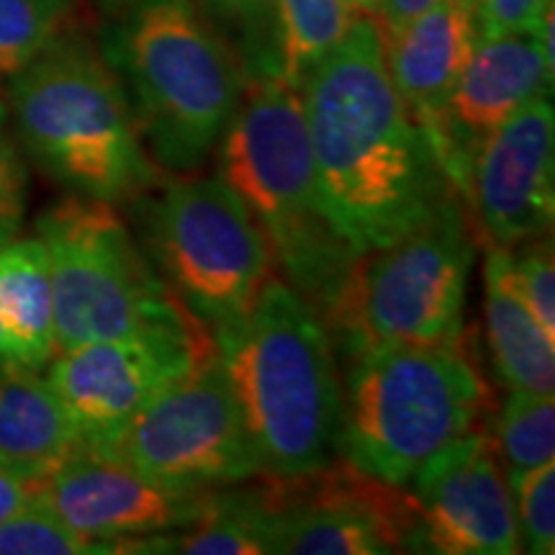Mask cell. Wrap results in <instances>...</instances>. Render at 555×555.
<instances>
[{"label":"cell","mask_w":555,"mask_h":555,"mask_svg":"<svg viewBox=\"0 0 555 555\" xmlns=\"http://www.w3.org/2000/svg\"><path fill=\"white\" fill-rule=\"evenodd\" d=\"M463 339L384 345L350 358L337 453L406 486L437 453L481 429L489 386Z\"/></svg>","instance_id":"obj_5"},{"label":"cell","mask_w":555,"mask_h":555,"mask_svg":"<svg viewBox=\"0 0 555 555\" xmlns=\"http://www.w3.org/2000/svg\"><path fill=\"white\" fill-rule=\"evenodd\" d=\"M147 258L206 327L234 322L273 278V255L237 193L217 178H176L142 198Z\"/></svg>","instance_id":"obj_9"},{"label":"cell","mask_w":555,"mask_h":555,"mask_svg":"<svg viewBox=\"0 0 555 555\" xmlns=\"http://www.w3.org/2000/svg\"><path fill=\"white\" fill-rule=\"evenodd\" d=\"M517 247V253H512L517 291L545 335L555 343V255L551 232L519 242Z\"/></svg>","instance_id":"obj_26"},{"label":"cell","mask_w":555,"mask_h":555,"mask_svg":"<svg viewBox=\"0 0 555 555\" xmlns=\"http://www.w3.org/2000/svg\"><path fill=\"white\" fill-rule=\"evenodd\" d=\"M496 455L509 474L553 463L555 455V401L553 393L509 388V397L494 422Z\"/></svg>","instance_id":"obj_22"},{"label":"cell","mask_w":555,"mask_h":555,"mask_svg":"<svg viewBox=\"0 0 555 555\" xmlns=\"http://www.w3.org/2000/svg\"><path fill=\"white\" fill-rule=\"evenodd\" d=\"M260 483L275 512L273 553L388 555L412 551L414 499L406 486L380 481L332 457L309 474Z\"/></svg>","instance_id":"obj_11"},{"label":"cell","mask_w":555,"mask_h":555,"mask_svg":"<svg viewBox=\"0 0 555 555\" xmlns=\"http://www.w3.org/2000/svg\"><path fill=\"white\" fill-rule=\"evenodd\" d=\"M0 363H9V358H5V350H3V343H0Z\"/></svg>","instance_id":"obj_33"},{"label":"cell","mask_w":555,"mask_h":555,"mask_svg":"<svg viewBox=\"0 0 555 555\" xmlns=\"http://www.w3.org/2000/svg\"><path fill=\"white\" fill-rule=\"evenodd\" d=\"M0 343L9 363L29 371L57 356L50 262L39 237L0 245Z\"/></svg>","instance_id":"obj_20"},{"label":"cell","mask_w":555,"mask_h":555,"mask_svg":"<svg viewBox=\"0 0 555 555\" xmlns=\"http://www.w3.org/2000/svg\"><path fill=\"white\" fill-rule=\"evenodd\" d=\"M34 232L50 262L57 352L204 324L157 275L114 204L69 193L39 214Z\"/></svg>","instance_id":"obj_8"},{"label":"cell","mask_w":555,"mask_h":555,"mask_svg":"<svg viewBox=\"0 0 555 555\" xmlns=\"http://www.w3.org/2000/svg\"><path fill=\"white\" fill-rule=\"evenodd\" d=\"M352 5H356L358 11H363V13H371L373 16V3H376V0H350Z\"/></svg>","instance_id":"obj_32"},{"label":"cell","mask_w":555,"mask_h":555,"mask_svg":"<svg viewBox=\"0 0 555 555\" xmlns=\"http://www.w3.org/2000/svg\"><path fill=\"white\" fill-rule=\"evenodd\" d=\"M0 108H5V103H3V101H0Z\"/></svg>","instance_id":"obj_34"},{"label":"cell","mask_w":555,"mask_h":555,"mask_svg":"<svg viewBox=\"0 0 555 555\" xmlns=\"http://www.w3.org/2000/svg\"><path fill=\"white\" fill-rule=\"evenodd\" d=\"M466 204L491 245L517 247L553 229L555 116L538 95L478 144L466 180Z\"/></svg>","instance_id":"obj_15"},{"label":"cell","mask_w":555,"mask_h":555,"mask_svg":"<svg viewBox=\"0 0 555 555\" xmlns=\"http://www.w3.org/2000/svg\"><path fill=\"white\" fill-rule=\"evenodd\" d=\"M9 108H0V245L16 240L29 204V170L18 142L5 131Z\"/></svg>","instance_id":"obj_27"},{"label":"cell","mask_w":555,"mask_h":555,"mask_svg":"<svg viewBox=\"0 0 555 555\" xmlns=\"http://www.w3.org/2000/svg\"><path fill=\"white\" fill-rule=\"evenodd\" d=\"M217 356L206 324L95 339L52 358L50 386L78 427L82 446H103L165 388Z\"/></svg>","instance_id":"obj_12"},{"label":"cell","mask_w":555,"mask_h":555,"mask_svg":"<svg viewBox=\"0 0 555 555\" xmlns=\"http://www.w3.org/2000/svg\"><path fill=\"white\" fill-rule=\"evenodd\" d=\"M219 178L258 221L283 281L322 314L358 255L324 214L301 90L281 69L242 93L219 139Z\"/></svg>","instance_id":"obj_3"},{"label":"cell","mask_w":555,"mask_h":555,"mask_svg":"<svg viewBox=\"0 0 555 555\" xmlns=\"http://www.w3.org/2000/svg\"><path fill=\"white\" fill-rule=\"evenodd\" d=\"M88 448L172 489H227L262 474L219 352L165 388L119 435Z\"/></svg>","instance_id":"obj_10"},{"label":"cell","mask_w":555,"mask_h":555,"mask_svg":"<svg viewBox=\"0 0 555 555\" xmlns=\"http://www.w3.org/2000/svg\"><path fill=\"white\" fill-rule=\"evenodd\" d=\"M214 339L262 474L291 478L332 461L343 393L335 345L314 304L273 275Z\"/></svg>","instance_id":"obj_2"},{"label":"cell","mask_w":555,"mask_h":555,"mask_svg":"<svg viewBox=\"0 0 555 555\" xmlns=\"http://www.w3.org/2000/svg\"><path fill=\"white\" fill-rule=\"evenodd\" d=\"M41 481H44L41 476L0 466V522L9 519L24 504H29L39 494Z\"/></svg>","instance_id":"obj_29"},{"label":"cell","mask_w":555,"mask_h":555,"mask_svg":"<svg viewBox=\"0 0 555 555\" xmlns=\"http://www.w3.org/2000/svg\"><path fill=\"white\" fill-rule=\"evenodd\" d=\"M106 553L69 527L50 504L37 494L29 504L0 522V555H86Z\"/></svg>","instance_id":"obj_24"},{"label":"cell","mask_w":555,"mask_h":555,"mask_svg":"<svg viewBox=\"0 0 555 555\" xmlns=\"http://www.w3.org/2000/svg\"><path fill=\"white\" fill-rule=\"evenodd\" d=\"M78 448V427L50 380L0 363V466L44 478Z\"/></svg>","instance_id":"obj_18"},{"label":"cell","mask_w":555,"mask_h":555,"mask_svg":"<svg viewBox=\"0 0 555 555\" xmlns=\"http://www.w3.org/2000/svg\"><path fill=\"white\" fill-rule=\"evenodd\" d=\"M406 486L416 509L412 551L437 555L522 551L509 481L483 429H474L437 453Z\"/></svg>","instance_id":"obj_13"},{"label":"cell","mask_w":555,"mask_h":555,"mask_svg":"<svg viewBox=\"0 0 555 555\" xmlns=\"http://www.w3.org/2000/svg\"><path fill=\"white\" fill-rule=\"evenodd\" d=\"M474 255L470 214L453 193L404 237L358 255L322 309L332 345L356 358L384 345L461 339Z\"/></svg>","instance_id":"obj_7"},{"label":"cell","mask_w":555,"mask_h":555,"mask_svg":"<svg viewBox=\"0 0 555 555\" xmlns=\"http://www.w3.org/2000/svg\"><path fill=\"white\" fill-rule=\"evenodd\" d=\"M553 75L530 31L478 37L433 137L457 196H466L470 159L483 137L525 103L551 95Z\"/></svg>","instance_id":"obj_16"},{"label":"cell","mask_w":555,"mask_h":555,"mask_svg":"<svg viewBox=\"0 0 555 555\" xmlns=\"http://www.w3.org/2000/svg\"><path fill=\"white\" fill-rule=\"evenodd\" d=\"M311 157L330 224L356 255L391 245L457 193L386 65L384 29L360 13L301 80Z\"/></svg>","instance_id":"obj_1"},{"label":"cell","mask_w":555,"mask_h":555,"mask_svg":"<svg viewBox=\"0 0 555 555\" xmlns=\"http://www.w3.org/2000/svg\"><path fill=\"white\" fill-rule=\"evenodd\" d=\"M476 41L478 26L468 0H440L399 29L384 31L386 65L393 86L429 139L435 137Z\"/></svg>","instance_id":"obj_17"},{"label":"cell","mask_w":555,"mask_h":555,"mask_svg":"<svg viewBox=\"0 0 555 555\" xmlns=\"http://www.w3.org/2000/svg\"><path fill=\"white\" fill-rule=\"evenodd\" d=\"M486 335L499 380L506 388L555 391V343L519 296L512 247H489L486 258Z\"/></svg>","instance_id":"obj_19"},{"label":"cell","mask_w":555,"mask_h":555,"mask_svg":"<svg viewBox=\"0 0 555 555\" xmlns=\"http://www.w3.org/2000/svg\"><path fill=\"white\" fill-rule=\"evenodd\" d=\"M204 5L219 18L247 31H260L273 13V0H204Z\"/></svg>","instance_id":"obj_30"},{"label":"cell","mask_w":555,"mask_h":555,"mask_svg":"<svg viewBox=\"0 0 555 555\" xmlns=\"http://www.w3.org/2000/svg\"><path fill=\"white\" fill-rule=\"evenodd\" d=\"M73 0H0V78H13L65 37Z\"/></svg>","instance_id":"obj_23"},{"label":"cell","mask_w":555,"mask_h":555,"mask_svg":"<svg viewBox=\"0 0 555 555\" xmlns=\"http://www.w3.org/2000/svg\"><path fill=\"white\" fill-rule=\"evenodd\" d=\"M139 131L159 168L191 172L245 93L242 69L193 0H134L111 44Z\"/></svg>","instance_id":"obj_6"},{"label":"cell","mask_w":555,"mask_h":555,"mask_svg":"<svg viewBox=\"0 0 555 555\" xmlns=\"http://www.w3.org/2000/svg\"><path fill=\"white\" fill-rule=\"evenodd\" d=\"M219 489H172L119 457L82 446L44 476L39 494L69 527L116 553V540L189 530L214 506Z\"/></svg>","instance_id":"obj_14"},{"label":"cell","mask_w":555,"mask_h":555,"mask_svg":"<svg viewBox=\"0 0 555 555\" xmlns=\"http://www.w3.org/2000/svg\"><path fill=\"white\" fill-rule=\"evenodd\" d=\"M515 504L519 543L535 555L555 551V466L515 470L506 476Z\"/></svg>","instance_id":"obj_25"},{"label":"cell","mask_w":555,"mask_h":555,"mask_svg":"<svg viewBox=\"0 0 555 555\" xmlns=\"http://www.w3.org/2000/svg\"><path fill=\"white\" fill-rule=\"evenodd\" d=\"M9 108L31 163L75 196L127 204L159 185L124 82L88 41L62 37L13 75Z\"/></svg>","instance_id":"obj_4"},{"label":"cell","mask_w":555,"mask_h":555,"mask_svg":"<svg viewBox=\"0 0 555 555\" xmlns=\"http://www.w3.org/2000/svg\"><path fill=\"white\" fill-rule=\"evenodd\" d=\"M474 11L478 37L532 31L553 0H468Z\"/></svg>","instance_id":"obj_28"},{"label":"cell","mask_w":555,"mask_h":555,"mask_svg":"<svg viewBox=\"0 0 555 555\" xmlns=\"http://www.w3.org/2000/svg\"><path fill=\"white\" fill-rule=\"evenodd\" d=\"M440 0H376L373 3V18L378 21L380 29L391 31L404 26L406 21H412L422 13L433 9Z\"/></svg>","instance_id":"obj_31"},{"label":"cell","mask_w":555,"mask_h":555,"mask_svg":"<svg viewBox=\"0 0 555 555\" xmlns=\"http://www.w3.org/2000/svg\"><path fill=\"white\" fill-rule=\"evenodd\" d=\"M273 13L278 69L298 88L309 69L347 37L363 11L350 0H273Z\"/></svg>","instance_id":"obj_21"}]
</instances>
